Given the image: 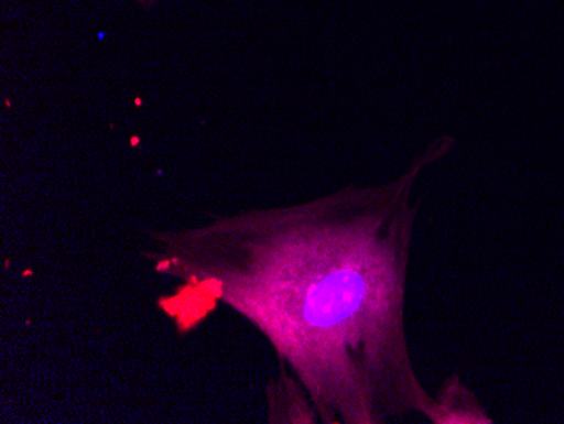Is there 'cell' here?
Here are the masks:
<instances>
[{
    "instance_id": "cell-2",
    "label": "cell",
    "mask_w": 564,
    "mask_h": 424,
    "mask_svg": "<svg viewBox=\"0 0 564 424\" xmlns=\"http://www.w3.org/2000/svg\"><path fill=\"white\" fill-rule=\"evenodd\" d=\"M436 401H438L436 424L492 423L458 378L456 381L446 382L445 389Z\"/></svg>"
},
{
    "instance_id": "cell-1",
    "label": "cell",
    "mask_w": 564,
    "mask_h": 424,
    "mask_svg": "<svg viewBox=\"0 0 564 424\" xmlns=\"http://www.w3.org/2000/svg\"><path fill=\"white\" fill-rule=\"evenodd\" d=\"M293 207L250 210L207 226L152 233L145 252L180 290L160 305L193 327L218 303L274 348L281 382L272 423L383 424L421 414L436 424L405 334V296L421 171Z\"/></svg>"
}]
</instances>
